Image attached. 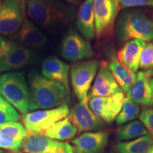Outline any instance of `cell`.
Wrapping results in <instances>:
<instances>
[{"label": "cell", "instance_id": "obj_1", "mask_svg": "<svg viewBox=\"0 0 153 153\" xmlns=\"http://www.w3.org/2000/svg\"><path fill=\"white\" fill-rule=\"evenodd\" d=\"M28 111L57 108L69 101L70 93L65 86L45 77L35 70L28 74Z\"/></svg>", "mask_w": 153, "mask_h": 153}, {"label": "cell", "instance_id": "obj_2", "mask_svg": "<svg viewBox=\"0 0 153 153\" xmlns=\"http://www.w3.org/2000/svg\"><path fill=\"white\" fill-rule=\"evenodd\" d=\"M28 16L43 28L64 25L70 20L72 7L60 0H24Z\"/></svg>", "mask_w": 153, "mask_h": 153}, {"label": "cell", "instance_id": "obj_3", "mask_svg": "<svg viewBox=\"0 0 153 153\" xmlns=\"http://www.w3.org/2000/svg\"><path fill=\"white\" fill-rule=\"evenodd\" d=\"M116 34L120 42L141 39L153 41V14L139 9L123 11L116 25Z\"/></svg>", "mask_w": 153, "mask_h": 153}, {"label": "cell", "instance_id": "obj_4", "mask_svg": "<svg viewBox=\"0 0 153 153\" xmlns=\"http://www.w3.org/2000/svg\"><path fill=\"white\" fill-rule=\"evenodd\" d=\"M0 95L21 114H27L29 89L23 72H11L3 74L0 82Z\"/></svg>", "mask_w": 153, "mask_h": 153}, {"label": "cell", "instance_id": "obj_5", "mask_svg": "<svg viewBox=\"0 0 153 153\" xmlns=\"http://www.w3.org/2000/svg\"><path fill=\"white\" fill-rule=\"evenodd\" d=\"M70 109L67 104H63L57 108L46 110H39L27 113L22 116V121L28 135H41L57 122L65 118Z\"/></svg>", "mask_w": 153, "mask_h": 153}, {"label": "cell", "instance_id": "obj_6", "mask_svg": "<svg viewBox=\"0 0 153 153\" xmlns=\"http://www.w3.org/2000/svg\"><path fill=\"white\" fill-rule=\"evenodd\" d=\"M26 14L24 0L0 1V34L11 36L18 32Z\"/></svg>", "mask_w": 153, "mask_h": 153}, {"label": "cell", "instance_id": "obj_7", "mask_svg": "<svg viewBox=\"0 0 153 153\" xmlns=\"http://www.w3.org/2000/svg\"><path fill=\"white\" fill-rule=\"evenodd\" d=\"M100 62L97 60L80 61L72 66L70 78L74 94L80 101L87 97Z\"/></svg>", "mask_w": 153, "mask_h": 153}, {"label": "cell", "instance_id": "obj_8", "mask_svg": "<svg viewBox=\"0 0 153 153\" xmlns=\"http://www.w3.org/2000/svg\"><path fill=\"white\" fill-rule=\"evenodd\" d=\"M119 8L115 0H94L96 36L98 39L112 36Z\"/></svg>", "mask_w": 153, "mask_h": 153}, {"label": "cell", "instance_id": "obj_9", "mask_svg": "<svg viewBox=\"0 0 153 153\" xmlns=\"http://www.w3.org/2000/svg\"><path fill=\"white\" fill-rule=\"evenodd\" d=\"M125 95L123 91L110 97H89V106L94 114L107 123H111L122 109Z\"/></svg>", "mask_w": 153, "mask_h": 153}, {"label": "cell", "instance_id": "obj_10", "mask_svg": "<svg viewBox=\"0 0 153 153\" xmlns=\"http://www.w3.org/2000/svg\"><path fill=\"white\" fill-rule=\"evenodd\" d=\"M89 96L74 106L68 118L77 129V133L96 131L104 126V121L94 114L89 106Z\"/></svg>", "mask_w": 153, "mask_h": 153}, {"label": "cell", "instance_id": "obj_11", "mask_svg": "<svg viewBox=\"0 0 153 153\" xmlns=\"http://www.w3.org/2000/svg\"><path fill=\"white\" fill-rule=\"evenodd\" d=\"M61 53L65 59L73 62L89 59L94 55L89 41L74 30L69 32L63 38Z\"/></svg>", "mask_w": 153, "mask_h": 153}, {"label": "cell", "instance_id": "obj_12", "mask_svg": "<svg viewBox=\"0 0 153 153\" xmlns=\"http://www.w3.org/2000/svg\"><path fill=\"white\" fill-rule=\"evenodd\" d=\"M25 153H74V148L66 142L41 135H28L22 142Z\"/></svg>", "mask_w": 153, "mask_h": 153}, {"label": "cell", "instance_id": "obj_13", "mask_svg": "<svg viewBox=\"0 0 153 153\" xmlns=\"http://www.w3.org/2000/svg\"><path fill=\"white\" fill-rule=\"evenodd\" d=\"M33 59L32 50L22 44L13 43L8 53L0 58V72L14 71L24 68L31 64Z\"/></svg>", "mask_w": 153, "mask_h": 153}, {"label": "cell", "instance_id": "obj_14", "mask_svg": "<svg viewBox=\"0 0 153 153\" xmlns=\"http://www.w3.org/2000/svg\"><path fill=\"white\" fill-rule=\"evenodd\" d=\"M106 131L85 132L71 141L74 153H101L108 144Z\"/></svg>", "mask_w": 153, "mask_h": 153}, {"label": "cell", "instance_id": "obj_15", "mask_svg": "<svg viewBox=\"0 0 153 153\" xmlns=\"http://www.w3.org/2000/svg\"><path fill=\"white\" fill-rule=\"evenodd\" d=\"M121 91L117 82L108 70L107 63L101 62L99 72L89 97H110Z\"/></svg>", "mask_w": 153, "mask_h": 153}, {"label": "cell", "instance_id": "obj_16", "mask_svg": "<svg viewBox=\"0 0 153 153\" xmlns=\"http://www.w3.org/2000/svg\"><path fill=\"white\" fill-rule=\"evenodd\" d=\"M126 97L137 105L150 106L152 104L151 76L145 71L136 74V78Z\"/></svg>", "mask_w": 153, "mask_h": 153}, {"label": "cell", "instance_id": "obj_17", "mask_svg": "<svg viewBox=\"0 0 153 153\" xmlns=\"http://www.w3.org/2000/svg\"><path fill=\"white\" fill-rule=\"evenodd\" d=\"M146 45V42L141 39L130 40L118 52V60L130 71L135 73L139 69L141 53Z\"/></svg>", "mask_w": 153, "mask_h": 153}, {"label": "cell", "instance_id": "obj_18", "mask_svg": "<svg viewBox=\"0 0 153 153\" xmlns=\"http://www.w3.org/2000/svg\"><path fill=\"white\" fill-rule=\"evenodd\" d=\"M42 74L48 79L60 82L70 93L69 72L70 66L55 57H48L43 61L41 67Z\"/></svg>", "mask_w": 153, "mask_h": 153}, {"label": "cell", "instance_id": "obj_19", "mask_svg": "<svg viewBox=\"0 0 153 153\" xmlns=\"http://www.w3.org/2000/svg\"><path fill=\"white\" fill-rule=\"evenodd\" d=\"M76 24L82 35L86 39H93L96 36L94 0H86L80 7Z\"/></svg>", "mask_w": 153, "mask_h": 153}, {"label": "cell", "instance_id": "obj_20", "mask_svg": "<svg viewBox=\"0 0 153 153\" xmlns=\"http://www.w3.org/2000/svg\"><path fill=\"white\" fill-rule=\"evenodd\" d=\"M18 38L27 48H41L47 43V37L27 17L19 29Z\"/></svg>", "mask_w": 153, "mask_h": 153}, {"label": "cell", "instance_id": "obj_21", "mask_svg": "<svg viewBox=\"0 0 153 153\" xmlns=\"http://www.w3.org/2000/svg\"><path fill=\"white\" fill-rule=\"evenodd\" d=\"M108 70L123 93H127L133 85L136 78V74L130 71L119 62L115 55H112L110 62L107 63Z\"/></svg>", "mask_w": 153, "mask_h": 153}, {"label": "cell", "instance_id": "obj_22", "mask_svg": "<svg viewBox=\"0 0 153 153\" xmlns=\"http://www.w3.org/2000/svg\"><path fill=\"white\" fill-rule=\"evenodd\" d=\"M76 133V128L70 121V118L66 117L50 127L43 135L56 140L64 141L73 139Z\"/></svg>", "mask_w": 153, "mask_h": 153}, {"label": "cell", "instance_id": "obj_23", "mask_svg": "<svg viewBox=\"0 0 153 153\" xmlns=\"http://www.w3.org/2000/svg\"><path fill=\"white\" fill-rule=\"evenodd\" d=\"M153 145V137L144 135L131 141L117 143L115 146L118 153H146Z\"/></svg>", "mask_w": 153, "mask_h": 153}, {"label": "cell", "instance_id": "obj_24", "mask_svg": "<svg viewBox=\"0 0 153 153\" xmlns=\"http://www.w3.org/2000/svg\"><path fill=\"white\" fill-rule=\"evenodd\" d=\"M150 135L142 123L134 120L120 126L116 132V137L119 140H129L144 135Z\"/></svg>", "mask_w": 153, "mask_h": 153}, {"label": "cell", "instance_id": "obj_25", "mask_svg": "<svg viewBox=\"0 0 153 153\" xmlns=\"http://www.w3.org/2000/svg\"><path fill=\"white\" fill-rule=\"evenodd\" d=\"M0 131L1 134L6 135L13 141L22 145L23 140L27 137L26 129L20 122H9L0 125Z\"/></svg>", "mask_w": 153, "mask_h": 153}, {"label": "cell", "instance_id": "obj_26", "mask_svg": "<svg viewBox=\"0 0 153 153\" xmlns=\"http://www.w3.org/2000/svg\"><path fill=\"white\" fill-rule=\"evenodd\" d=\"M139 114L140 108L138 105L133 103L126 97L122 109L116 118V123L122 125L136 118Z\"/></svg>", "mask_w": 153, "mask_h": 153}, {"label": "cell", "instance_id": "obj_27", "mask_svg": "<svg viewBox=\"0 0 153 153\" xmlns=\"http://www.w3.org/2000/svg\"><path fill=\"white\" fill-rule=\"evenodd\" d=\"M20 115L16 108L0 95V125L17 121Z\"/></svg>", "mask_w": 153, "mask_h": 153}, {"label": "cell", "instance_id": "obj_28", "mask_svg": "<svg viewBox=\"0 0 153 153\" xmlns=\"http://www.w3.org/2000/svg\"><path fill=\"white\" fill-rule=\"evenodd\" d=\"M139 68L153 76V43H147L141 53Z\"/></svg>", "mask_w": 153, "mask_h": 153}, {"label": "cell", "instance_id": "obj_29", "mask_svg": "<svg viewBox=\"0 0 153 153\" xmlns=\"http://www.w3.org/2000/svg\"><path fill=\"white\" fill-rule=\"evenodd\" d=\"M140 120L148 130L150 135L153 137V108L143 110L140 114Z\"/></svg>", "mask_w": 153, "mask_h": 153}, {"label": "cell", "instance_id": "obj_30", "mask_svg": "<svg viewBox=\"0 0 153 153\" xmlns=\"http://www.w3.org/2000/svg\"><path fill=\"white\" fill-rule=\"evenodd\" d=\"M119 6L123 9L135 7H153V0H121Z\"/></svg>", "mask_w": 153, "mask_h": 153}, {"label": "cell", "instance_id": "obj_31", "mask_svg": "<svg viewBox=\"0 0 153 153\" xmlns=\"http://www.w3.org/2000/svg\"><path fill=\"white\" fill-rule=\"evenodd\" d=\"M0 148L11 151H17L22 148V144H19L6 135H0Z\"/></svg>", "mask_w": 153, "mask_h": 153}, {"label": "cell", "instance_id": "obj_32", "mask_svg": "<svg viewBox=\"0 0 153 153\" xmlns=\"http://www.w3.org/2000/svg\"><path fill=\"white\" fill-rule=\"evenodd\" d=\"M151 89H152V104L151 106H153V79H151Z\"/></svg>", "mask_w": 153, "mask_h": 153}, {"label": "cell", "instance_id": "obj_33", "mask_svg": "<svg viewBox=\"0 0 153 153\" xmlns=\"http://www.w3.org/2000/svg\"><path fill=\"white\" fill-rule=\"evenodd\" d=\"M6 41V40L2 36H1V35H0V48L1 47V45H3L4 43Z\"/></svg>", "mask_w": 153, "mask_h": 153}, {"label": "cell", "instance_id": "obj_34", "mask_svg": "<svg viewBox=\"0 0 153 153\" xmlns=\"http://www.w3.org/2000/svg\"><path fill=\"white\" fill-rule=\"evenodd\" d=\"M146 153H153V145L151 147V148H150V150H149Z\"/></svg>", "mask_w": 153, "mask_h": 153}, {"label": "cell", "instance_id": "obj_35", "mask_svg": "<svg viewBox=\"0 0 153 153\" xmlns=\"http://www.w3.org/2000/svg\"><path fill=\"white\" fill-rule=\"evenodd\" d=\"M120 1H121V0H115V1H116V5H117L118 7H120L119 4H120Z\"/></svg>", "mask_w": 153, "mask_h": 153}, {"label": "cell", "instance_id": "obj_36", "mask_svg": "<svg viewBox=\"0 0 153 153\" xmlns=\"http://www.w3.org/2000/svg\"><path fill=\"white\" fill-rule=\"evenodd\" d=\"M66 1H73V0H66Z\"/></svg>", "mask_w": 153, "mask_h": 153}, {"label": "cell", "instance_id": "obj_37", "mask_svg": "<svg viewBox=\"0 0 153 153\" xmlns=\"http://www.w3.org/2000/svg\"><path fill=\"white\" fill-rule=\"evenodd\" d=\"M0 135H1V131H0Z\"/></svg>", "mask_w": 153, "mask_h": 153}, {"label": "cell", "instance_id": "obj_38", "mask_svg": "<svg viewBox=\"0 0 153 153\" xmlns=\"http://www.w3.org/2000/svg\"><path fill=\"white\" fill-rule=\"evenodd\" d=\"M0 82H1V77H0Z\"/></svg>", "mask_w": 153, "mask_h": 153}, {"label": "cell", "instance_id": "obj_39", "mask_svg": "<svg viewBox=\"0 0 153 153\" xmlns=\"http://www.w3.org/2000/svg\"><path fill=\"white\" fill-rule=\"evenodd\" d=\"M0 1H1V0H0Z\"/></svg>", "mask_w": 153, "mask_h": 153}]
</instances>
